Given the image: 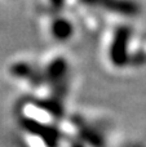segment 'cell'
<instances>
[{"mask_svg":"<svg viewBox=\"0 0 146 147\" xmlns=\"http://www.w3.org/2000/svg\"><path fill=\"white\" fill-rule=\"evenodd\" d=\"M38 13L58 12L69 9L70 0H35Z\"/></svg>","mask_w":146,"mask_h":147,"instance_id":"cell-4","label":"cell"},{"mask_svg":"<svg viewBox=\"0 0 146 147\" xmlns=\"http://www.w3.org/2000/svg\"><path fill=\"white\" fill-rule=\"evenodd\" d=\"M100 32V56L107 69L128 72L146 66V30L135 21L110 23Z\"/></svg>","mask_w":146,"mask_h":147,"instance_id":"cell-1","label":"cell"},{"mask_svg":"<svg viewBox=\"0 0 146 147\" xmlns=\"http://www.w3.org/2000/svg\"><path fill=\"white\" fill-rule=\"evenodd\" d=\"M7 1H12V0H0V3H7Z\"/></svg>","mask_w":146,"mask_h":147,"instance_id":"cell-5","label":"cell"},{"mask_svg":"<svg viewBox=\"0 0 146 147\" xmlns=\"http://www.w3.org/2000/svg\"><path fill=\"white\" fill-rule=\"evenodd\" d=\"M38 16L41 32L53 43V45H65L74 40L76 35V23L74 20V13L70 9L38 13Z\"/></svg>","mask_w":146,"mask_h":147,"instance_id":"cell-3","label":"cell"},{"mask_svg":"<svg viewBox=\"0 0 146 147\" xmlns=\"http://www.w3.org/2000/svg\"><path fill=\"white\" fill-rule=\"evenodd\" d=\"M71 12L82 26L95 32L114 22L136 21L144 12V5L141 0H82Z\"/></svg>","mask_w":146,"mask_h":147,"instance_id":"cell-2","label":"cell"}]
</instances>
